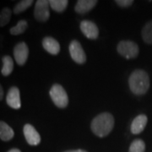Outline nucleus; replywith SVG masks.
Returning a JSON list of instances; mask_svg holds the SVG:
<instances>
[{"label":"nucleus","mask_w":152,"mask_h":152,"mask_svg":"<svg viewBox=\"0 0 152 152\" xmlns=\"http://www.w3.org/2000/svg\"><path fill=\"white\" fill-rule=\"evenodd\" d=\"M15 136V132L5 122L0 121V140L3 141H10Z\"/></svg>","instance_id":"nucleus-14"},{"label":"nucleus","mask_w":152,"mask_h":152,"mask_svg":"<svg viewBox=\"0 0 152 152\" xmlns=\"http://www.w3.org/2000/svg\"><path fill=\"white\" fill-rule=\"evenodd\" d=\"M69 50L72 59L78 64H83L86 62V54L82 48L81 44L77 40H74L71 42Z\"/></svg>","instance_id":"nucleus-6"},{"label":"nucleus","mask_w":152,"mask_h":152,"mask_svg":"<svg viewBox=\"0 0 152 152\" xmlns=\"http://www.w3.org/2000/svg\"><path fill=\"white\" fill-rule=\"evenodd\" d=\"M28 28V23L26 20H19L17 23L16 26H13L10 28V32L11 35L13 36H18V35H20L23 34L26 31V29Z\"/></svg>","instance_id":"nucleus-18"},{"label":"nucleus","mask_w":152,"mask_h":152,"mask_svg":"<svg viewBox=\"0 0 152 152\" xmlns=\"http://www.w3.org/2000/svg\"><path fill=\"white\" fill-rule=\"evenodd\" d=\"M96 4V0H79L75 7V10L80 15H85L91 10Z\"/></svg>","instance_id":"nucleus-13"},{"label":"nucleus","mask_w":152,"mask_h":152,"mask_svg":"<svg viewBox=\"0 0 152 152\" xmlns=\"http://www.w3.org/2000/svg\"><path fill=\"white\" fill-rule=\"evenodd\" d=\"M12 10L10 8H4L0 11V27H4L10 21Z\"/></svg>","instance_id":"nucleus-19"},{"label":"nucleus","mask_w":152,"mask_h":152,"mask_svg":"<svg viewBox=\"0 0 152 152\" xmlns=\"http://www.w3.org/2000/svg\"><path fill=\"white\" fill-rule=\"evenodd\" d=\"M64 152H87L84 150H74V151H67Z\"/></svg>","instance_id":"nucleus-24"},{"label":"nucleus","mask_w":152,"mask_h":152,"mask_svg":"<svg viewBox=\"0 0 152 152\" xmlns=\"http://www.w3.org/2000/svg\"><path fill=\"white\" fill-rule=\"evenodd\" d=\"M145 144L141 139H136L131 143L129 152H145Z\"/></svg>","instance_id":"nucleus-21"},{"label":"nucleus","mask_w":152,"mask_h":152,"mask_svg":"<svg viewBox=\"0 0 152 152\" xmlns=\"http://www.w3.org/2000/svg\"><path fill=\"white\" fill-rule=\"evenodd\" d=\"M143 41L146 44H152V20L147 22L141 31Z\"/></svg>","instance_id":"nucleus-16"},{"label":"nucleus","mask_w":152,"mask_h":152,"mask_svg":"<svg viewBox=\"0 0 152 152\" xmlns=\"http://www.w3.org/2000/svg\"><path fill=\"white\" fill-rule=\"evenodd\" d=\"M13 53L17 64L20 66L25 65L29 57V48L27 44L24 42L16 44L14 48Z\"/></svg>","instance_id":"nucleus-7"},{"label":"nucleus","mask_w":152,"mask_h":152,"mask_svg":"<svg viewBox=\"0 0 152 152\" xmlns=\"http://www.w3.org/2000/svg\"><path fill=\"white\" fill-rule=\"evenodd\" d=\"M4 89H3V87H2L1 84H0V101H2V100H3V98H4Z\"/></svg>","instance_id":"nucleus-23"},{"label":"nucleus","mask_w":152,"mask_h":152,"mask_svg":"<svg viewBox=\"0 0 152 152\" xmlns=\"http://www.w3.org/2000/svg\"><path fill=\"white\" fill-rule=\"evenodd\" d=\"M116 4L120 7L128 8L134 4V1L133 0H116Z\"/></svg>","instance_id":"nucleus-22"},{"label":"nucleus","mask_w":152,"mask_h":152,"mask_svg":"<svg viewBox=\"0 0 152 152\" xmlns=\"http://www.w3.org/2000/svg\"><path fill=\"white\" fill-rule=\"evenodd\" d=\"M80 30L82 33L86 36L88 39L95 40L99 36V30L97 26L94 22L85 20L80 22Z\"/></svg>","instance_id":"nucleus-10"},{"label":"nucleus","mask_w":152,"mask_h":152,"mask_svg":"<svg viewBox=\"0 0 152 152\" xmlns=\"http://www.w3.org/2000/svg\"><path fill=\"white\" fill-rule=\"evenodd\" d=\"M113 116L109 113H102L97 115L91 122V129L100 138H103L108 135L114 127Z\"/></svg>","instance_id":"nucleus-2"},{"label":"nucleus","mask_w":152,"mask_h":152,"mask_svg":"<svg viewBox=\"0 0 152 152\" xmlns=\"http://www.w3.org/2000/svg\"><path fill=\"white\" fill-rule=\"evenodd\" d=\"M3 68L1 69V73L4 76H9L14 70V61L10 56L5 55L2 58Z\"/></svg>","instance_id":"nucleus-15"},{"label":"nucleus","mask_w":152,"mask_h":152,"mask_svg":"<svg viewBox=\"0 0 152 152\" xmlns=\"http://www.w3.org/2000/svg\"><path fill=\"white\" fill-rule=\"evenodd\" d=\"M50 4L47 0H38L36 2L34 9V17L39 22L48 21L50 17Z\"/></svg>","instance_id":"nucleus-5"},{"label":"nucleus","mask_w":152,"mask_h":152,"mask_svg":"<svg viewBox=\"0 0 152 152\" xmlns=\"http://www.w3.org/2000/svg\"><path fill=\"white\" fill-rule=\"evenodd\" d=\"M42 47L43 48L52 55H57L60 52V45L58 42L51 37H46L42 40Z\"/></svg>","instance_id":"nucleus-12"},{"label":"nucleus","mask_w":152,"mask_h":152,"mask_svg":"<svg viewBox=\"0 0 152 152\" xmlns=\"http://www.w3.org/2000/svg\"><path fill=\"white\" fill-rule=\"evenodd\" d=\"M32 0H22V1H20L18 4H16V5L14 7L13 12L15 15H19V14L23 13L24 11L26 10L28 8H30L31 6L32 5Z\"/></svg>","instance_id":"nucleus-20"},{"label":"nucleus","mask_w":152,"mask_h":152,"mask_svg":"<svg viewBox=\"0 0 152 152\" xmlns=\"http://www.w3.org/2000/svg\"><path fill=\"white\" fill-rule=\"evenodd\" d=\"M129 85L130 91L136 96H143L146 94L150 89L151 80L147 72L142 69H136L129 78Z\"/></svg>","instance_id":"nucleus-1"},{"label":"nucleus","mask_w":152,"mask_h":152,"mask_svg":"<svg viewBox=\"0 0 152 152\" xmlns=\"http://www.w3.org/2000/svg\"><path fill=\"white\" fill-rule=\"evenodd\" d=\"M69 2L67 0H50L49 4L53 10L56 11L58 13H63L64 12Z\"/></svg>","instance_id":"nucleus-17"},{"label":"nucleus","mask_w":152,"mask_h":152,"mask_svg":"<svg viewBox=\"0 0 152 152\" xmlns=\"http://www.w3.org/2000/svg\"><path fill=\"white\" fill-rule=\"evenodd\" d=\"M118 53L127 59L134 58L139 55V46L132 41H121L117 47Z\"/></svg>","instance_id":"nucleus-4"},{"label":"nucleus","mask_w":152,"mask_h":152,"mask_svg":"<svg viewBox=\"0 0 152 152\" xmlns=\"http://www.w3.org/2000/svg\"><path fill=\"white\" fill-rule=\"evenodd\" d=\"M49 95L53 103L59 108H65L69 105V96L64 88L59 84H54L51 87Z\"/></svg>","instance_id":"nucleus-3"},{"label":"nucleus","mask_w":152,"mask_h":152,"mask_svg":"<svg viewBox=\"0 0 152 152\" xmlns=\"http://www.w3.org/2000/svg\"><path fill=\"white\" fill-rule=\"evenodd\" d=\"M7 152H21L19 149H16V148H14V149H11V150H10L9 151Z\"/></svg>","instance_id":"nucleus-25"},{"label":"nucleus","mask_w":152,"mask_h":152,"mask_svg":"<svg viewBox=\"0 0 152 152\" xmlns=\"http://www.w3.org/2000/svg\"><path fill=\"white\" fill-rule=\"evenodd\" d=\"M23 133L26 140L31 146H37L41 143V136L34 126L30 124H25L23 128Z\"/></svg>","instance_id":"nucleus-8"},{"label":"nucleus","mask_w":152,"mask_h":152,"mask_svg":"<svg viewBox=\"0 0 152 152\" xmlns=\"http://www.w3.org/2000/svg\"><path fill=\"white\" fill-rule=\"evenodd\" d=\"M6 103L8 104L11 108L15 109V110H18L21 107L20 92L18 87L12 86L10 88L6 96Z\"/></svg>","instance_id":"nucleus-9"},{"label":"nucleus","mask_w":152,"mask_h":152,"mask_svg":"<svg viewBox=\"0 0 152 152\" xmlns=\"http://www.w3.org/2000/svg\"><path fill=\"white\" fill-rule=\"evenodd\" d=\"M148 122V118L145 114H140L133 120L131 124L130 131L133 134H139L145 130Z\"/></svg>","instance_id":"nucleus-11"}]
</instances>
